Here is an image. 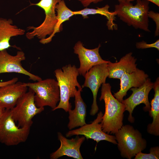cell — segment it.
I'll return each mask as SVG.
<instances>
[{
  "mask_svg": "<svg viewBox=\"0 0 159 159\" xmlns=\"http://www.w3.org/2000/svg\"><path fill=\"white\" fill-rule=\"evenodd\" d=\"M109 83L102 84L100 101L103 100L105 107V113L101 122L102 131L107 134H115L123 126L124 105L119 101L111 92Z\"/></svg>",
  "mask_w": 159,
  "mask_h": 159,
  "instance_id": "6da1fadb",
  "label": "cell"
},
{
  "mask_svg": "<svg viewBox=\"0 0 159 159\" xmlns=\"http://www.w3.org/2000/svg\"><path fill=\"white\" fill-rule=\"evenodd\" d=\"M149 1L146 0H137L135 5L125 1L115 6L116 15L129 26L150 32L148 13Z\"/></svg>",
  "mask_w": 159,
  "mask_h": 159,
  "instance_id": "7a4b0ae2",
  "label": "cell"
},
{
  "mask_svg": "<svg viewBox=\"0 0 159 159\" xmlns=\"http://www.w3.org/2000/svg\"><path fill=\"white\" fill-rule=\"evenodd\" d=\"M54 73L59 87L60 100L53 111L62 109L68 112L69 108L72 107L69 100L70 98L74 97L77 90L76 87L82 88L77 80L79 74L78 68L75 65L69 64L63 66L62 69H56Z\"/></svg>",
  "mask_w": 159,
  "mask_h": 159,
  "instance_id": "3957f363",
  "label": "cell"
},
{
  "mask_svg": "<svg viewBox=\"0 0 159 159\" xmlns=\"http://www.w3.org/2000/svg\"><path fill=\"white\" fill-rule=\"evenodd\" d=\"M121 155L131 159L146 147V140L137 129L129 125H123L115 133Z\"/></svg>",
  "mask_w": 159,
  "mask_h": 159,
  "instance_id": "277c9868",
  "label": "cell"
},
{
  "mask_svg": "<svg viewBox=\"0 0 159 159\" xmlns=\"http://www.w3.org/2000/svg\"><path fill=\"white\" fill-rule=\"evenodd\" d=\"M25 85L34 93L35 104L38 107L48 106L52 110L60 100V92L57 81L48 78L34 83H25Z\"/></svg>",
  "mask_w": 159,
  "mask_h": 159,
  "instance_id": "5b68a950",
  "label": "cell"
},
{
  "mask_svg": "<svg viewBox=\"0 0 159 159\" xmlns=\"http://www.w3.org/2000/svg\"><path fill=\"white\" fill-rule=\"evenodd\" d=\"M31 127H19L16 125L10 109H5L0 120V142L8 146L24 142L28 138Z\"/></svg>",
  "mask_w": 159,
  "mask_h": 159,
  "instance_id": "8992f818",
  "label": "cell"
},
{
  "mask_svg": "<svg viewBox=\"0 0 159 159\" xmlns=\"http://www.w3.org/2000/svg\"><path fill=\"white\" fill-rule=\"evenodd\" d=\"M34 93L30 89L17 101L14 107L10 109L12 117L18 123L19 127L31 126L33 118L44 110V107H38L34 100Z\"/></svg>",
  "mask_w": 159,
  "mask_h": 159,
  "instance_id": "52a82bcc",
  "label": "cell"
},
{
  "mask_svg": "<svg viewBox=\"0 0 159 159\" xmlns=\"http://www.w3.org/2000/svg\"><path fill=\"white\" fill-rule=\"evenodd\" d=\"M61 0H40L37 3L32 4L43 9L45 17L44 21L39 26H29L27 28L28 30H32V31L26 33V37L28 39H31L36 37L41 40L45 38L47 36H50L52 34L57 22L55 6Z\"/></svg>",
  "mask_w": 159,
  "mask_h": 159,
  "instance_id": "ba28073f",
  "label": "cell"
},
{
  "mask_svg": "<svg viewBox=\"0 0 159 159\" xmlns=\"http://www.w3.org/2000/svg\"><path fill=\"white\" fill-rule=\"evenodd\" d=\"M108 62L93 67L84 76L85 81L82 87L89 88L93 96V102L90 112V114L92 116L95 115L99 110L97 102V94L100 87L101 85L106 83V79L108 76Z\"/></svg>",
  "mask_w": 159,
  "mask_h": 159,
  "instance_id": "9c48e42d",
  "label": "cell"
},
{
  "mask_svg": "<svg viewBox=\"0 0 159 159\" xmlns=\"http://www.w3.org/2000/svg\"><path fill=\"white\" fill-rule=\"evenodd\" d=\"M154 83L148 77L144 83L139 87L131 88V95L127 99L123 100L122 102L124 105L125 110L129 112L128 120L131 123L134 122L135 119L132 116L134 109L138 105L143 103L145 106L143 110L145 111H149L151 106L148 100V95L150 91L153 88Z\"/></svg>",
  "mask_w": 159,
  "mask_h": 159,
  "instance_id": "30bf717a",
  "label": "cell"
},
{
  "mask_svg": "<svg viewBox=\"0 0 159 159\" xmlns=\"http://www.w3.org/2000/svg\"><path fill=\"white\" fill-rule=\"evenodd\" d=\"M103 115L102 112L100 111L98 113L96 119L92 123L86 124L79 128L70 130L66 133V137H69L74 135H81L87 140H93L97 143L100 141L105 140L117 144L115 136L109 135L102 130L101 122Z\"/></svg>",
  "mask_w": 159,
  "mask_h": 159,
  "instance_id": "8fae6325",
  "label": "cell"
},
{
  "mask_svg": "<svg viewBox=\"0 0 159 159\" xmlns=\"http://www.w3.org/2000/svg\"><path fill=\"white\" fill-rule=\"evenodd\" d=\"M24 52L17 51L15 55L9 54L6 49L0 51V74L6 73H17L25 75L30 80L36 82L42 80L39 76L34 74L22 67L21 62L25 59Z\"/></svg>",
  "mask_w": 159,
  "mask_h": 159,
  "instance_id": "7c38bea8",
  "label": "cell"
},
{
  "mask_svg": "<svg viewBox=\"0 0 159 159\" xmlns=\"http://www.w3.org/2000/svg\"><path fill=\"white\" fill-rule=\"evenodd\" d=\"M101 47L99 44L97 47L92 49H87L82 43L78 41L74 47V53L78 55L80 66L78 68L79 74L84 76L86 73L93 67L99 64L107 63L108 61L102 59L99 53Z\"/></svg>",
  "mask_w": 159,
  "mask_h": 159,
  "instance_id": "4fadbf2b",
  "label": "cell"
},
{
  "mask_svg": "<svg viewBox=\"0 0 159 159\" xmlns=\"http://www.w3.org/2000/svg\"><path fill=\"white\" fill-rule=\"evenodd\" d=\"M58 139L60 142L59 147L50 155L51 159H57L64 155L77 159H83L80 148L85 140L84 136L80 137L77 135L74 138L69 139L60 132L57 133Z\"/></svg>",
  "mask_w": 159,
  "mask_h": 159,
  "instance_id": "5bb4252c",
  "label": "cell"
},
{
  "mask_svg": "<svg viewBox=\"0 0 159 159\" xmlns=\"http://www.w3.org/2000/svg\"><path fill=\"white\" fill-rule=\"evenodd\" d=\"M25 83L18 82L0 87V107L11 109L27 92Z\"/></svg>",
  "mask_w": 159,
  "mask_h": 159,
  "instance_id": "9a60e30c",
  "label": "cell"
},
{
  "mask_svg": "<svg viewBox=\"0 0 159 159\" xmlns=\"http://www.w3.org/2000/svg\"><path fill=\"white\" fill-rule=\"evenodd\" d=\"M148 77V75L143 71L138 68L136 71L131 73L124 74L120 79V89L114 93V96L122 102L123 97L126 95L129 90L132 87H140Z\"/></svg>",
  "mask_w": 159,
  "mask_h": 159,
  "instance_id": "2e32d148",
  "label": "cell"
},
{
  "mask_svg": "<svg viewBox=\"0 0 159 159\" xmlns=\"http://www.w3.org/2000/svg\"><path fill=\"white\" fill-rule=\"evenodd\" d=\"M132 53L126 54L117 62L112 63L109 61L107 67L109 74L108 77L110 78L120 79L125 73H131L136 70L137 59L132 56Z\"/></svg>",
  "mask_w": 159,
  "mask_h": 159,
  "instance_id": "e0dca14e",
  "label": "cell"
},
{
  "mask_svg": "<svg viewBox=\"0 0 159 159\" xmlns=\"http://www.w3.org/2000/svg\"><path fill=\"white\" fill-rule=\"evenodd\" d=\"M82 88H78L74 96V109L69 108L68 112L69 122L67 127L71 130L79 126H82L86 123L85 119L86 116V105L84 102L81 95Z\"/></svg>",
  "mask_w": 159,
  "mask_h": 159,
  "instance_id": "ac0fdd59",
  "label": "cell"
},
{
  "mask_svg": "<svg viewBox=\"0 0 159 159\" xmlns=\"http://www.w3.org/2000/svg\"><path fill=\"white\" fill-rule=\"evenodd\" d=\"M25 31L13 24L12 20L0 18V51L10 47L18 49L16 46H11L9 43L11 37L24 35Z\"/></svg>",
  "mask_w": 159,
  "mask_h": 159,
  "instance_id": "d6986e66",
  "label": "cell"
},
{
  "mask_svg": "<svg viewBox=\"0 0 159 159\" xmlns=\"http://www.w3.org/2000/svg\"><path fill=\"white\" fill-rule=\"evenodd\" d=\"M155 91L154 97L150 105L151 108L149 111V115L153 118L152 123L147 126L148 132L155 136L159 135V79L158 77L154 83L153 87Z\"/></svg>",
  "mask_w": 159,
  "mask_h": 159,
  "instance_id": "ffe728a7",
  "label": "cell"
},
{
  "mask_svg": "<svg viewBox=\"0 0 159 159\" xmlns=\"http://www.w3.org/2000/svg\"><path fill=\"white\" fill-rule=\"evenodd\" d=\"M110 6L108 4L105 6L97 9L85 8L84 9L74 11V15H81L84 19L88 17V15L90 14H99L104 16L107 19V26L109 30H113L117 29V24L115 23V12L110 11L109 10Z\"/></svg>",
  "mask_w": 159,
  "mask_h": 159,
  "instance_id": "44dd1931",
  "label": "cell"
},
{
  "mask_svg": "<svg viewBox=\"0 0 159 159\" xmlns=\"http://www.w3.org/2000/svg\"><path fill=\"white\" fill-rule=\"evenodd\" d=\"M55 10L57 12V22L55 28L53 33L49 37L40 40V42L42 44H47L51 42L55 34L60 32L62 24L64 22L69 20L70 17L74 15V11L67 6L64 0H61L56 4Z\"/></svg>",
  "mask_w": 159,
  "mask_h": 159,
  "instance_id": "7402d4cb",
  "label": "cell"
},
{
  "mask_svg": "<svg viewBox=\"0 0 159 159\" xmlns=\"http://www.w3.org/2000/svg\"><path fill=\"white\" fill-rule=\"evenodd\" d=\"M159 158V147L155 146L151 148L148 154L140 152L135 156V159H158Z\"/></svg>",
  "mask_w": 159,
  "mask_h": 159,
  "instance_id": "603a6c76",
  "label": "cell"
},
{
  "mask_svg": "<svg viewBox=\"0 0 159 159\" xmlns=\"http://www.w3.org/2000/svg\"><path fill=\"white\" fill-rule=\"evenodd\" d=\"M136 47L138 49H145L150 48H155L159 50V40L158 39L155 42L149 44L146 42L143 41L137 42L136 44Z\"/></svg>",
  "mask_w": 159,
  "mask_h": 159,
  "instance_id": "cb8c5ba5",
  "label": "cell"
},
{
  "mask_svg": "<svg viewBox=\"0 0 159 159\" xmlns=\"http://www.w3.org/2000/svg\"><path fill=\"white\" fill-rule=\"evenodd\" d=\"M148 18H152L155 22L156 28L155 32V36H158L159 34V14L151 11L148 13Z\"/></svg>",
  "mask_w": 159,
  "mask_h": 159,
  "instance_id": "d4e9b609",
  "label": "cell"
},
{
  "mask_svg": "<svg viewBox=\"0 0 159 159\" xmlns=\"http://www.w3.org/2000/svg\"><path fill=\"white\" fill-rule=\"evenodd\" d=\"M80 1L85 7H87L91 3L97 4L104 0H77Z\"/></svg>",
  "mask_w": 159,
  "mask_h": 159,
  "instance_id": "484cf974",
  "label": "cell"
},
{
  "mask_svg": "<svg viewBox=\"0 0 159 159\" xmlns=\"http://www.w3.org/2000/svg\"><path fill=\"white\" fill-rule=\"evenodd\" d=\"M18 81L17 77H14L9 80L4 82H0V87L8 85L15 83Z\"/></svg>",
  "mask_w": 159,
  "mask_h": 159,
  "instance_id": "4316f807",
  "label": "cell"
},
{
  "mask_svg": "<svg viewBox=\"0 0 159 159\" xmlns=\"http://www.w3.org/2000/svg\"><path fill=\"white\" fill-rule=\"evenodd\" d=\"M135 0H126V1L128 2H131ZM149 1V2H151L152 3L158 6H159V0H146Z\"/></svg>",
  "mask_w": 159,
  "mask_h": 159,
  "instance_id": "83f0119b",
  "label": "cell"
},
{
  "mask_svg": "<svg viewBox=\"0 0 159 159\" xmlns=\"http://www.w3.org/2000/svg\"><path fill=\"white\" fill-rule=\"evenodd\" d=\"M5 109L0 107V120L2 117L5 111Z\"/></svg>",
  "mask_w": 159,
  "mask_h": 159,
  "instance_id": "f1b7e54d",
  "label": "cell"
},
{
  "mask_svg": "<svg viewBox=\"0 0 159 159\" xmlns=\"http://www.w3.org/2000/svg\"><path fill=\"white\" fill-rule=\"evenodd\" d=\"M118 1H119V2L124 1H126V0H118Z\"/></svg>",
  "mask_w": 159,
  "mask_h": 159,
  "instance_id": "f546056e",
  "label": "cell"
}]
</instances>
